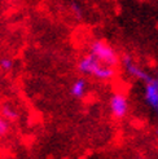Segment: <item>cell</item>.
<instances>
[{
	"mask_svg": "<svg viewBox=\"0 0 158 159\" xmlns=\"http://www.w3.org/2000/svg\"><path fill=\"white\" fill-rule=\"evenodd\" d=\"M78 71L83 75H92L99 80H110L115 76V69L113 66L104 65L92 53L82 57L78 62Z\"/></svg>",
	"mask_w": 158,
	"mask_h": 159,
	"instance_id": "6da1fadb",
	"label": "cell"
},
{
	"mask_svg": "<svg viewBox=\"0 0 158 159\" xmlns=\"http://www.w3.org/2000/svg\"><path fill=\"white\" fill-rule=\"evenodd\" d=\"M90 53H92L100 62L108 66H117L119 58H118V53L110 44H108L104 40H95L92 42L90 47Z\"/></svg>",
	"mask_w": 158,
	"mask_h": 159,
	"instance_id": "7a4b0ae2",
	"label": "cell"
},
{
	"mask_svg": "<svg viewBox=\"0 0 158 159\" xmlns=\"http://www.w3.org/2000/svg\"><path fill=\"white\" fill-rule=\"evenodd\" d=\"M109 106L113 116L117 119H123L128 113V101L127 97L122 93H114L110 98Z\"/></svg>",
	"mask_w": 158,
	"mask_h": 159,
	"instance_id": "3957f363",
	"label": "cell"
},
{
	"mask_svg": "<svg viewBox=\"0 0 158 159\" xmlns=\"http://www.w3.org/2000/svg\"><path fill=\"white\" fill-rule=\"evenodd\" d=\"M122 63L123 66L126 69V71H127V74L131 75L132 78H136V79H140V80L143 82H149L152 79V76L149 75L145 70H143L140 66H137L135 61H133V58L131 57L130 54H124L123 58H122Z\"/></svg>",
	"mask_w": 158,
	"mask_h": 159,
	"instance_id": "277c9868",
	"label": "cell"
},
{
	"mask_svg": "<svg viewBox=\"0 0 158 159\" xmlns=\"http://www.w3.org/2000/svg\"><path fill=\"white\" fill-rule=\"evenodd\" d=\"M144 97L149 106L158 110V80L157 79L152 78L149 82H146Z\"/></svg>",
	"mask_w": 158,
	"mask_h": 159,
	"instance_id": "5b68a950",
	"label": "cell"
},
{
	"mask_svg": "<svg viewBox=\"0 0 158 159\" xmlns=\"http://www.w3.org/2000/svg\"><path fill=\"white\" fill-rule=\"evenodd\" d=\"M86 91H87V82L83 78H78L72 84V88H70V93L75 98H82L86 94Z\"/></svg>",
	"mask_w": 158,
	"mask_h": 159,
	"instance_id": "8992f818",
	"label": "cell"
},
{
	"mask_svg": "<svg viewBox=\"0 0 158 159\" xmlns=\"http://www.w3.org/2000/svg\"><path fill=\"white\" fill-rule=\"evenodd\" d=\"M0 115H2L3 118H5L9 123L17 122L20 119V113L13 106L8 105V104H3L2 106H0Z\"/></svg>",
	"mask_w": 158,
	"mask_h": 159,
	"instance_id": "52a82bcc",
	"label": "cell"
},
{
	"mask_svg": "<svg viewBox=\"0 0 158 159\" xmlns=\"http://www.w3.org/2000/svg\"><path fill=\"white\" fill-rule=\"evenodd\" d=\"M14 67V61L9 57H2L0 58V70L4 73H9Z\"/></svg>",
	"mask_w": 158,
	"mask_h": 159,
	"instance_id": "ba28073f",
	"label": "cell"
},
{
	"mask_svg": "<svg viewBox=\"0 0 158 159\" xmlns=\"http://www.w3.org/2000/svg\"><path fill=\"white\" fill-rule=\"evenodd\" d=\"M9 133V122L0 115V139L5 137Z\"/></svg>",
	"mask_w": 158,
	"mask_h": 159,
	"instance_id": "9c48e42d",
	"label": "cell"
},
{
	"mask_svg": "<svg viewBox=\"0 0 158 159\" xmlns=\"http://www.w3.org/2000/svg\"><path fill=\"white\" fill-rule=\"evenodd\" d=\"M72 11L75 13V16L78 17H82V8L78 3H72Z\"/></svg>",
	"mask_w": 158,
	"mask_h": 159,
	"instance_id": "30bf717a",
	"label": "cell"
}]
</instances>
